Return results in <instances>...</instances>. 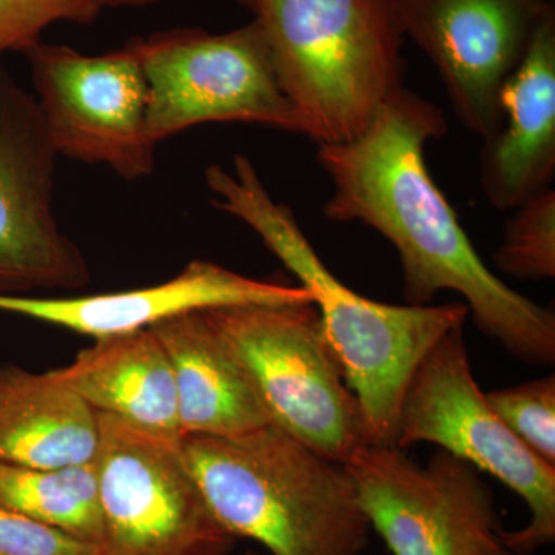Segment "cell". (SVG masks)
I'll use <instances>...</instances> for the list:
<instances>
[{
    "label": "cell",
    "instance_id": "obj_1",
    "mask_svg": "<svg viewBox=\"0 0 555 555\" xmlns=\"http://www.w3.org/2000/svg\"><path fill=\"white\" fill-rule=\"evenodd\" d=\"M447 133L443 112L401 87L360 137L318 145V163L334 184L324 215L361 222L396 247L408 305L429 306L440 292H455L486 337L525 363L551 366L553 310L518 294L485 264L430 177L426 144Z\"/></svg>",
    "mask_w": 555,
    "mask_h": 555
},
{
    "label": "cell",
    "instance_id": "obj_2",
    "mask_svg": "<svg viewBox=\"0 0 555 555\" xmlns=\"http://www.w3.org/2000/svg\"><path fill=\"white\" fill-rule=\"evenodd\" d=\"M206 182L214 206L246 222L309 288L375 444L393 447L398 406L409 379L438 339L465 326V302L383 305L347 287L318 257L291 207L270 196L246 156H235L232 171L217 164L208 167Z\"/></svg>",
    "mask_w": 555,
    "mask_h": 555
},
{
    "label": "cell",
    "instance_id": "obj_3",
    "mask_svg": "<svg viewBox=\"0 0 555 555\" xmlns=\"http://www.w3.org/2000/svg\"><path fill=\"white\" fill-rule=\"evenodd\" d=\"M218 524L272 555H363L369 525L353 478L275 426L238 437L181 438Z\"/></svg>",
    "mask_w": 555,
    "mask_h": 555
},
{
    "label": "cell",
    "instance_id": "obj_4",
    "mask_svg": "<svg viewBox=\"0 0 555 555\" xmlns=\"http://www.w3.org/2000/svg\"><path fill=\"white\" fill-rule=\"evenodd\" d=\"M305 137L345 144L403 87L396 0H240Z\"/></svg>",
    "mask_w": 555,
    "mask_h": 555
},
{
    "label": "cell",
    "instance_id": "obj_5",
    "mask_svg": "<svg viewBox=\"0 0 555 555\" xmlns=\"http://www.w3.org/2000/svg\"><path fill=\"white\" fill-rule=\"evenodd\" d=\"M206 312L246 367L270 425L343 465L375 444L315 302Z\"/></svg>",
    "mask_w": 555,
    "mask_h": 555
},
{
    "label": "cell",
    "instance_id": "obj_6",
    "mask_svg": "<svg viewBox=\"0 0 555 555\" xmlns=\"http://www.w3.org/2000/svg\"><path fill=\"white\" fill-rule=\"evenodd\" d=\"M436 444L507 486L528 506L525 528L505 531L514 555L555 542V466L539 459L500 420L470 367L463 327L430 347L398 406L393 447Z\"/></svg>",
    "mask_w": 555,
    "mask_h": 555
},
{
    "label": "cell",
    "instance_id": "obj_7",
    "mask_svg": "<svg viewBox=\"0 0 555 555\" xmlns=\"http://www.w3.org/2000/svg\"><path fill=\"white\" fill-rule=\"evenodd\" d=\"M130 42L147 80V131L156 145L210 122L305 134L254 21L219 35L178 28Z\"/></svg>",
    "mask_w": 555,
    "mask_h": 555
},
{
    "label": "cell",
    "instance_id": "obj_8",
    "mask_svg": "<svg viewBox=\"0 0 555 555\" xmlns=\"http://www.w3.org/2000/svg\"><path fill=\"white\" fill-rule=\"evenodd\" d=\"M98 415L102 555H229L236 542L218 524L190 474L181 438Z\"/></svg>",
    "mask_w": 555,
    "mask_h": 555
},
{
    "label": "cell",
    "instance_id": "obj_9",
    "mask_svg": "<svg viewBox=\"0 0 555 555\" xmlns=\"http://www.w3.org/2000/svg\"><path fill=\"white\" fill-rule=\"evenodd\" d=\"M346 467L392 555H514L491 486L443 449L420 465L403 449L369 444Z\"/></svg>",
    "mask_w": 555,
    "mask_h": 555
},
{
    "label": "cell",
    "instance_id": "obj_10",
    "mask_svg": "<svg viewBox=\"0 0 555 555\" xmlns=\"http://www.w3.org/2000/svg\"><path fill=\"white\" fill-rule=\"evenodd\" d=\"M24 54L57 155L105 164L129 181L153 173L147 80L131 42L89 56L40 40Z\"/></svg>",
    "mask_w": 555,
    "mask_h": 555
},
{
    "label": "cell",
    "instance_id": "obj_11",
    "mask_svg": "<svg viewBox=\"0 0 555 555\" xmlns=\"http://www.w3.org/2000/svg\"><path fill=\"white\" fill-rule=\"evenodd\" d=\"M57 156L36 96L0 65V295L89 281L86 259L54 215Z\"/></svg>",
    "mask_w": 555,
    "mask_h": 555
},
{
    "label": "cell",
    "instance_id": "obj_12",
    "mask_svg": "<svg viewBox=\"0 0 555 555\" xmlns=\"http://www.w3.org/2000/svg\"><path fill=\"white\" fill-rule=\"evenodd\" d=\"M398 27L443 80L456 119L488 141L502 124L500 93L542 25L551 0H396Z\"/></svg>",
    "mask_w": 555,
    "mask_h": 555
},
{
    "label": "cell",
    "instance_id": "obj_13",
    "mask_svg": "<svg viewBox=\"0 0 555 555\" xmlns=\"http://www.w3.org/2000/svg\"><path fill=\"white\" fill-rule=\"evenodd\" d=\"M313 302L305 286L241 275L217 262L195 259L156 286L112 294L43 298L0 295V312L67 328L93 339L137 334L171 318L222 306Z\"/></svg>",
    "mask_w": 555,
    "mask_h": 555
},
{
    "label": "cell",
    "instance_id": "obj_14",
    "mask_svg": "<svg viewBox=\"0 0 555 555\" xmlns=\"http://www.w3.org/2000/svg\"><path fill=\"white\" fill-rule=\"evenodd\" d=\"M502 124L485 141L480 182L496 210L551 188L555 173V16L542 25L500 93Z\"/></svg>",
    "mask_w": 555,
    "mask_h": 555
},
{
    "label": "cell",
    "instance_id": "obj_15",
    "mask_svg": "<svg viewBox=\"0 0 555 555\" xmlns=\"http://www.w3.org/2000/svg\"><path fill=\"white\" fill-rule=\"evenodd\" d=\"M173 371L182 437H238L270 426L246 367L206 310L152 327Z\"/></svg>",
    "mask_w": 555,
    "mask_h": 555
},
{
    "label": "cell",
    "instance_id": "obj_16",
    "mask_svg": "<svg viewBox=\"0 0 555 555\" xmlns=\"http://www.w3.org/2000/svg\"><path fill=\"white\" fill-rule=\"evenodd\" d=\"M49 372L96 414L181 438L173 371L152 328L94 339L67 366Z\"/></svg>",
    "mask_w": 555,
    "mask_h": 555
},
{
    "label": "cell",
    "instance_id": "obj_17",
    "mask_svg": "<svg viewBox=\"0 0 555 555\" xmlns=\"http://www.w3.org/2000/svg\"><path fill=\"white\" fill-rule=\"evenodd\" d=\"M93 409L50 372L0 364V465L61 467L96 459Z\"/></svg>",
    "mask_w": 555,
    "mask_h": 555
},
{
    "label": "cell",
    "instance_id": "obj_18",
    "mask_svg": "<svg viewBox=\"0 0 555 555\" xmlns=\"http://www.w3.org/2000/svg\"><path fill=\"white\" fill-rule=\"evenodd\" d=\"M0 506L101 550L96 459L82 465H0Z\"/></svg>",
    "mask_w": 555,
    "mask_h": 555
},
{
    "label": "cell",
    "instance_id": "obj_19",
    "mask_svg": "<svg viewBox=\"0 0 555 555\" xmlns=\"http://www.w3.org/2000/svg\"><path fill=\"white\" fill-rule=\"evenodd\" d=\"M499 270L518 280L555 276V192L537 193L514 208L505 236L494 254Z\"/></svg>",
    "mask_w": 555,
    "mask_h": 555
},
{
    "label": "cell",
    "instance_id": "obj_20",
    "mask_svg": "<svg viewBox=\"0 0 555 555\" xmlns=\"http://www.w3.org/2000/svg\"><path fill=\"white\" fill-rule=\"evenodd\" d=\"M503 423L547 465L555 466V377L529 379L486 393Z\"/></svg>",
    "mask_w": 555,
    "mask_h": 555
},
{
    "label": "cell",
    "instance_id": "obj_21",
    "mask_svg": "<svg viewBox=\"0 0 555 555\" xmlns=\"http://www.w3.org/2000/svg\"><path fill=\"white\" fill-rule=\"evenodd\" d=\"M101 11L91 0H0V56L25 53L57 22L91 24Z\"/></svg>",
    "mask_w": 555,
    "mask_h": 555
},
{
    "label": "cell",
    "instance_id": "obj_22",
    "mask_svg": "<svg viewBox=\"0 0 555 555\" xmlns=\"http://www.w3.org/2000/svg\"><path fill=\"white\" fill-rule=\"evenodd\" d=\"M0 555H102L100 547L0 506Z\"/></svg>",
    "mask_w": 555,
    "mask_h": 555
},
{
    "label": "cell",
    "instance_id": "obj_23",
    "mask_svg": "<svg viewBox=\"0 0 555 555\" xmlns=\"http://www.w3.org/2000/svg\"><path fill=\"white\" fill-rule=\"evenodd\" d=\"M98 10L105 9H142V7L153 5L159 0H91Z\"/></svg>",
    "mask_w": 555,
    "mask_h": 555
},
{
    "label": "cell",
    "instance_id": "obj_24",
    "mask_svg": "<svg viewBox=\"0 0 555 555\" xmlns=\"http://www.w3.org/2000/svg\"><path fill=\"white\" fill-rule=\"evenodd\" d=\"M244 555H255V554H251V553H246V554H244Z\"/></svg>",
    "mask_w": 555,
    "mask_h": 555
}]
</instances>
